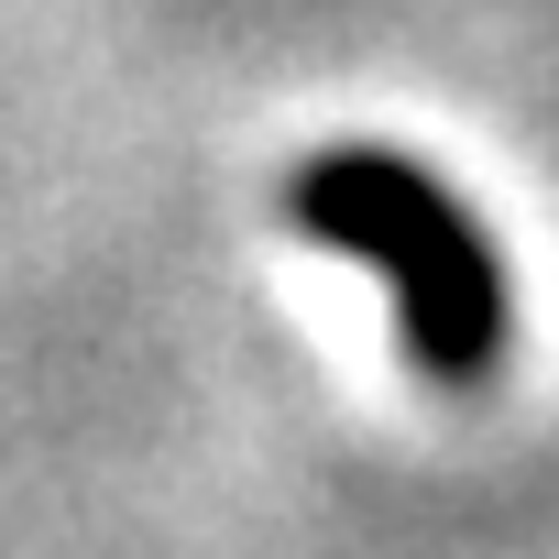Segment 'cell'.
I'll return each mask as SVG.
<instances>
[{
    "label": "cell",
    "instance_id": "obj_1",
    "mask_svg": "<svg viewBox=\"0 0 559 559\" xmlns=\"http://www.w3.org/2000/svg\"><path fill=\"white\" fill-rule=\"evenodd\" d=\"M274 219L384 286L395 352L428 395H483L515 352V274L483 209L406 143H319L274 176Z\"/></svg>",
    "mask_w": 559,
    "mask_h": 559
}]
</instances>
